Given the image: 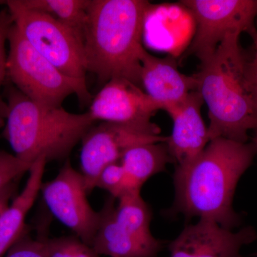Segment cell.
Segmentation results:
<instances>
[{"instance_id": "obj_1", "label": "cell", "mask_w": 257, "mask_h": 257, "mask_svg": "<svg viewBox=\"0 0 257 257\" xmlns=\"http://www.w3.org/2000/svg\"><path fill=\"white\" fill-rule=\"evenodd\" d=\"M256 155L251 141L211 140L194 160L176 167L172 211L187 219L214 221L229 230L239 226L241 216L232 207L235 190Z\"/></svg>"}, {"instance_id": "obj_2", "label": "cell", "mask_w": 257, "mask_h": 257, "mask_svg": "<svg viewBox=\"0 0 257 257\" xmlns=\"http://www.w3.org/2000/svg\"><path fill=\"white\" fill-rule=\"evenodd\" d=\"M154 5L145 0H90L83 32L87 72L103 85L126 79L141 87L140 53Z\"/></svg>"}, {"instance_id": "obj_3", "label": "cell", "mask_w": 257, "mask_h": 257, "mask_svg": "<svg viewBox=\"0 0 257 257\" xmlns=\"http://www.w3.org/2000/svg\"><path fill=\"white\" fill-rule=\"evenodd\" d=\"M241 34H229L214 55L194 74L197 91L208 107L209 140L247 143L257 130L256 108L246 79V54Z\"/></svg>"}, {"instance_id": "obj_4", "label": "cell", "mask_w": 257, "mask_h": 257, "mask_svg": "<svg viewBox=\"0 0 257 257\" xmlns=\"http://www.w3.org/2000/svg\"><path fill=\"white\" fill-rule=\"evenodd\" d=\"M8 114L3 130L15 155L32 165L68 160L76 145L96 124L89 113L74 114L60 107H47L29 99L8 79L4 85Z\"/></svg>"}, {"instance_id": "obj_5", "label": "cell", "mask_w": 257, "mask_h": 257, "mask_svg": "<svg viewBox=\"0 0 257 257\" xmlns=\"http://www.w3.org/2000/svg\"><path fill=\"white\" fill-rule=\"evenodd\" d=\"M8 43L7 79L29 99L47 107H60L66 98L75 94L81 104H90L86 80L61 72L29 43L15 23Z\"/></svg>"}, {"instance_id": "obj_6", "label": "cell", "mask_w": 257, "mask_h": 257, "mask_svg": "<svg viewBox=\"0 0 257 257\" xmlns=\"http://www.w3.org/2000/svg\"><path fill=\"white\" fill-rule=\"evenodd\" d=\"M6 5L17 28L39 53L67 77L86 80L82 36L50 15L25 8L20 0Z\"/></svg>"}, {"instance_id": "obj_7", "label": "cell", "mask_w": 257, "mask_h": 257, "mask_svg": "<svg viewBox=\"0 0 257 257\" xmlns=\"http://www.w3.org/2000/svg\"><path fill=\"white\" fill-rule=\"evenodd\" d=\"M197 24L187 55L205 63L229 34L248 33L256 25L257 0H184L179 2Z\"/></svg>"}, {"instance_id": "obj_8", "label": "cell", "mask_w": 257, "mask_h": 257, "mask_svg": "<svg viewBox=\"0 0 257 257\" xmlns=\"http://www.w3.org/2000/svg\"><path fill=\"white\" fill-rule=\"evenodd\" d=\"M157 125L120 124L102 121L94 124L82 140L80 165L87 194L106 166L119 162L128 149L143 144L166 143Z\"/></svg>"}, {"instance_id": "obj_9", "label": "cell", "mask_w": 257, "mask_h": 257, "mask_svg": "<svg viewBox=\"0 0 257 257\" xmlns=\"http://www.w3.org/2000/svg\"><path fill=\"white\" fill-rule=\"evenodd\" d=\"M40 192L52 215L92 246L100 224L101 211L91 207L82 173L70 161H65L55 179L42 183Z\"/></svg>"}, {"instance_id": "obj_10", "label": "cell", "mask_w": 257, "mask_h": 257, "mask_svg": "<svg viewBox=\"0 0 257 257\" xmlns=\"http://www.w3.org/2000/svg\"><path fill=\"white\" fill-rule=\"evenodd\" d=\"M163 110L160 103L142 88L124 79L109 80L92 98L88 112L94 121L150 124L152 116Z\"/></svg>"}, {"instance_id": "obj_11", "label": "cell", "mask_w": 257, "mask_h": 257, "mask_svg": "<svg viewBox=\"0 0 257 257\" xmlns=\"http://www.w3.org/2000/svg\"><path fill=\"white\" fill-rule=\"evenodd\" d=\"M256 239L252 226L233 232L214 221L200 219L186 226L169 250L170 257H242L241 248Z\"/></svg>"}, {"instance_id": "obj_12", "label": "cell", "mask_w": 257, "mask_h": 257, "mask_svg": "<svg viewBox=\"0 0 257 257\" xmlns=\"http://www.w3.org/2000/svg\"><path fill=\"white\" fill-rule=\"evenodd\" d=\"M203 104L200 93L194 91L179 104L166 109L173 121V130L166 145L177 166L194 160L210 142L201 112Z\"/></svg>"}, {"instance_id": "obj_13", "label": "cell", "mask_w": 257, "mask_h": 257, "mask_svg": "<svg viewBox=\"0 0 257 257\" xmlns=\"http://www.w3.org/2000/svg\"><path fill=\"white\" fill-rule=\"evenodd\" d=\"M140 60L142 89L160 103L163 110L183 101L189 93L197 91L195 76L182 73L172 59L159 58L143 47Z\"/></svg>"}, {"instance_id": "obj_14", "label": "cell", "mask_w": 257, "mask_h": 257, "mask_svg": "<svg viewBox=\"0 0 257 257\" xmlns=\"http://www.w3.org/2000/svg\"><path fill=\"white\" fill-rule=\"evenodd\" d=\"M115 198L106 199L101 209V221L92 247L98 254L110 257H157L162 248L160 241L150 243L132 234L116 221Z\"/></svg>"}, {"instance_id": "obj_15", "label": "cell", "mask_w": 257, "mask_h": 257, "mask_svg": "<svg viewBox=\"0 0 257 257\" xmlns=\"http://www.w3.org/2000/svg\"><path fill=\"white\" fill-rule=\"evenodd\" d=\"M47 164L43 157L32 164L23 191L15 196L9 207L0 215V257H5L28 229L25 219L41 190Z\"/></svg>"}, {"instance_id": "obj_16", "label": "cell", "mask_w": 257, "mask_h": 257, "mask_svg": "<svg viewBox=\"0 0 257 257\" xmlns=\"http://www.w3.org/2000/svg\"><path fill=\"white\" fill-rule=\"evenodd\" d=\"M126 174L143 187L150 177L174 163L166 143L143 144L128 149L119 160Z\"/></svg>"}, {"instance_id": "obj_17", "label": "cell", "mask_w": 257, "mask_h": 257, "mask_svg": "<svg viewBox=\"0 0 257 257\" xmlns=\"http://www.w3.org/2000/svg\"><path fill=\"white\" fill-rule=\"evenodd\" d=\"M117 199L115 219L124 229L147 242L160 241L152 236L150 231L151 211L140 195V192L127 193Z\"/></svg>"}, {"instance_id": "obj_18", "label": "cell", "mask_w": 257, "mask_h": 257, "mask_svg": "<svg viewBox=\"0 0 257 257\" xmlns=\"http://www.w3.org/2000/svg\"><path fill=\"white\" fill-rule=\"evenodd\" d=\"M28 9L50 15L83 37L90 0H20Z\"/></svg>"}, {"instance_id": "obj_19", "label": "cell", "mask_w": 257, "mask_h": 257, "mask_svg": "<svg viewBox=\"0 0 257 257\" xmlns=\"http://www.w3.org/2000/svg\"><path fill=\"white\" fill-rule=\"evenodd\" d=\"M95 188L104 189L118 199L127 193L140 192L142 187L126 174L119 162H115L103 169L96 179Z\"/></svg>"}, {"instance_id": "obj_20", "label": "cell", "mask_w": 257, "mask_h": 257, "mask_svg": "<svg viewBox=\"0 0 257 257\" xmlns=\"http://www.w3.org/2000/svg\"><path fill=\"white\" fill-rule=\"evenodd\" d=\"M44 243L47 257H99L92 246L75 235L52 239L44 237Z\"/></svg>"}, {"instance_id": "obj_21", "label": "cell", "mask_w": 257, "mask_h": 257, "mask_svg": "<svg viewBox=\"0 0 257 257\" xmlns=\"http://www.w3.org/2000/svg\"><path fill=\"white\" fill-rule=\"evenodd\" d=\"M14 25V20L8 8L0 11V128L6 122L8 114V106L2 95V88L4 87L7 79L6 43L11 28Z\"/></svg>"}, {"instance_id": "obj_22", "label": "cell", "mask_w": 257, "mask_h": 257, "mask_svg": "<svg viewBox=\"0 0 257 257\" xmlns=\"http://www.w3.org/2000/svg\"><path fill=\"white\" fill-rule=\"evenodd\" d=\"M32 165L20 160L13 154L0 150V192L9 184L18 181L30 171Z\"/></svg>"}, {"instance_id": "obj_23", "label": "cell", "mask_w": 257, "mask_h": 257, "mask_svg": "<svg viewBox=\"0 0 257 257\" xmlns=\"http://www.w3.org/2000/svg\"><path fill=\"white\" fill-rule=\"evenodd\" d=\"M5 257H47L44 237L40 236L34 239L30 236L27 229Z\"/></svg>"}, {"instance_id": "obj_24", "label": "cell", "mask_w": 257, "mask_h": 257, "mask_svg": "<svg viewBox=\"0 0 257 257\" xmlns=\"http://www.w3.org/2000/svg\"><path fill=\"white\" fill-rule=\"evenodd\" d=\"M248 35L252 40V50L246 55V74L250 92L252 95L257 114V21Z\"/></svg>"}, {"instance_id": "obj_25", "label": "cell", "mask_w": 257, "mask_h": 257, "mask_svg": "<svg viewBox=\"0 0 257 257\" xmlns=\"http://www.w3.org/2000/svg\"><path fill=\"white\" fill-rule=\"evenodd\" d=\"M17 189L18 181H15L0 192V215L9 207L12 198L15 197V194Z\"/></svg>"}, {"instance_id": "obj_26", "label": "cell", "mask_w": 257, "mask_h": 257, "mask_svg": "<svg viewBox=\"0 0 257 257\" xmlns=\"http://www.w3.org/2000/svg\"><path fill=\"white\" fill-rule=\"evenodd\" d=\"M251 142L252 143L253 147H254L257 154V130L253 132V135L251 138Z\"/></svg>"}, {"instance_id": "obj_27", "label": "cell", "mask_w": 257, "mask_h": 257, "mask_svg": "<svg viewBox=\"0 0 257 257\" xmlns=\"http://www.w3.org/2000/svg\"><path fill=\"white\" fill-rule=\"evenodd\" d=\"M6 3H7V1H1V0H0V5H6Z\"/></svg>"}, {"instance_id": "obj_28", "label": "cell", "mask_w": 257, "mask_h": 257, "mask_svg": "<svg viewBox=\"0 0 257 257\" xmlns=\"http://www.w3.org/2000/svg\"><path fill=\"white\" fill-rule=\"evenodd\" d=\"M256 21H257V18H256Z\"/></svg>"}]
</instances>
